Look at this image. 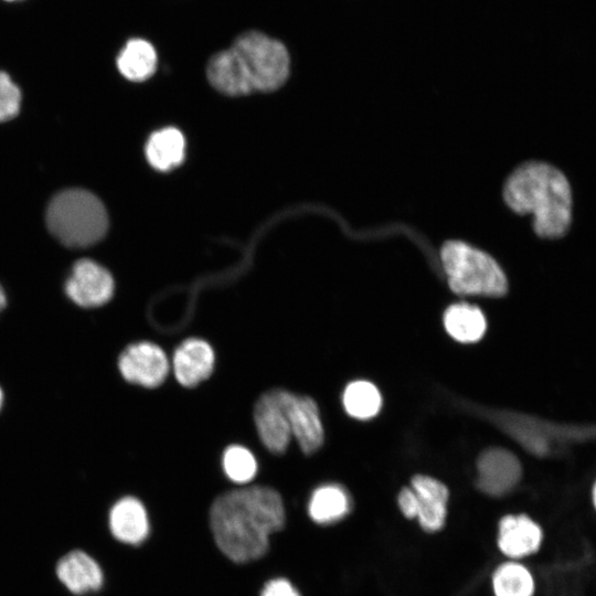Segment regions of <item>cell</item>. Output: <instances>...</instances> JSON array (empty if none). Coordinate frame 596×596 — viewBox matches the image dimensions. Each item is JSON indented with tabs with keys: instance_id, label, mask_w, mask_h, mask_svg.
Returning <instances> with one entry per match:
<instances>
[{
	"instance_id": "13",
	"label": "cell",
	"mask_w": 596,
	"mask_h": 596,
	"mask_svg": "<svg viewBox=\"0 0 596 596\" xmlns=\"http://www.w3.org/2000/svg\"><path fill=\"white\" fill-rule=\"evenodd\" d=\"M541 526L525 514H508L499 522L498 546L510 558L535 553L542 543Z\"/></svg>"
},
{
	"instance_id": "26",
	"label": "cell",
	"mask_w": 596,
	"mask_h": 596,
	"mask_svg": "<svg viewBox=\"0 0 596 596\" xmlns=\"http://www.w3.org/2000/svg\"><path fill=\"white\" fill-rule=\"evenodd\" d=\"M401 512L407 519H416V500L412 488H403L397 496Z\"/></svg>"
},
{
	"instance_id": "9",
	"label": "cell",
	"mask_w": 596,
	"mask_h": 596,
	"mask_svg": "<svg viewBox=\"0 0 596 596\" xmlns=\"http://www.w3.org/2000/svg\"><path fill=\"white\" fill-rule=\"evenodd\" d=\"M477 471L479 490L490 497H501L510 492L522 476L518 457L500 447L488 448L479 455Z\"/></svg>"
},
{
	"instance_id": "7",
	"label": "cell",
	"mask_w": 596,
	"mask_h": 596,
	"mask_svg": "<svg viewBox=\"0 0 596 596\" xmlns=\"http://www.w3.org/2000/svg\"><path fill=\"white\" fill-rule=\"evenodd\" d=\"M170 369L164 351L148 341L131 343L118 358V370L129 383L148 389L163 383Z\"/></svg>"
},
{
	"instance_id": "28",
	"label": "cell",
	"mask_w": 596,
	"mask_h": 596,
	"mask_svg": "<svg viewBox=\"0 0 596 596\" xmlns=\"http://www.w3.org/2000/svg\"><path fill=\"white\" fill-rule=\"evenodd\" d=\"M3 403H4V393H3L2 387L0 386V411L2 409Z\"/></svg>"
},
{
	"instance_id": "8",
	"label": "cell",
	"mask_w": 596,
	"mask_h": 596,
	"mask_svg": "<svg viewBox=\"0 0 596 596\" xmlns=\"http://www.w3.org/2000/svg\"><path fill=\"white\" fill-rule=\"evenodd\" d=\"M281 401L291 436L301 450L316 453L323 444L324 432L317 403L309 396L297 395L281 389Z\"/></svg>"
},
{
	"instance_id": "19",
	"label": "cell",
	"mask_w": 596,
	"mask_h": 596,
	"mask_svg": "<svg viewBox=\"0 0 596 596\" xmlns=\"http://www.w3.org/2000/svg\"><path fill=\"white\" fill-rule=\"evenodd\" d=\"M184 149L183 135L175 128H164L148 139L146 157L155 169L168 171L183 161Z\"/></svg>"
},
{
	"instance_id": "1",
	"label": "cell",
	"mask_w": 596,
	"mask_h": 596,
	"mask_svg": "<svg viewBox=\"0 0 596 596\" xmlns=\"http://www.w3.org/2000/svg\"><path fill=\"white\" fill-rule=\"evenodd\" d=\"M210 528L217 549L238 564L263 557L270 535L285 525L280 494L266 486H249L219 496L210 509Z\"/></svg>"
},
{
	"instance_id": "25",
	"label": "cell",
	"mask_w": 596,
	"mask_h": 596,
	"mask_svg": "<svg viewBox=\"0 0 596 596\" xmlns=\"http://www.w3.org/2000/svg\"><path fill=\"white\" fill-rule=\"evenodd\" d=\"M260 596H300V594L288 579L278 577L264 585Z\"/></svg>"
},
{
	"instance_id": "30",
	"label": "cell",
	"mask_w": 596,
	"mask_h": 596,
	"mask_svg": "<svg viewBox=\"0 0 596 596\" xmlns=\"http://www.w3.org/2000/svg\"><path fill=\"white\" fill-rule=\"evenodd\" d=\"M1 1L7 2V3H15L22 0H1Z\"/></svg>"
},
{
	"instance_id": "11",
	"label": "cell",
	"mask_w": 596,
	"mask_h": 596,
	"mask_svg": "<svg viewBox=\"0 0 596 596\" xmlns=\"http://www.w3.org/2000/svg\"><path fill=\"white\" fill-rule=\"evenodd\" d=\"M411 488L415 494L416 519L419 525L428 532L440 530L447 517L448 488L426 475H415Z\"/></svg>"
},
{
	"instance_id": "17",
	"label": "cell",
	"mask_w": 596,
	"mask_h": 596,
	"mask_svg": "<svg viewBox=\"0 0 596 596\" xmlns=\"http://www.w3.org/2000/svg\"><path fill=\"white\" fill-rule=\"evenodd\" d=\"M447 333L461 343L480 340L487 328L483 312L473 305L458 302L449 306L443 317Z\"/></svg>"
},
{
	"instance_id": "12",
	"label": "cell",
	"mask_w": 596,
	"mask_h": 596,
	"mask_svg": "<svg viewBox=\"0 0 596 596\" xmlns=\"http://www.w3.org/2000/svg\"><path fill=\"white\" fill-rule=\"evenodd\" d=\"M214 360V351L209 342L198 338L187 339L172 356L174 376L181 385L193 387L211 375Z\"/></svg>"
},
{
	"instance_id": "22",
	"label": "cell",
	"mask_w": 596,
	"mask_h": 596,
	"mask_svg": "<svg viewBox=\"0 0 596 596\" xmlns=\"http://www.w3.org/2000/svg\"><path fill=\"white\" fill-rule=\"evenodd\" d=\"M223 469L230 480L238 485H246L257 473V460L246 447L232 445L223 454Z\"/></svg>"
},
{
	"instance_id": "18",
	"label": "cell",
	"mask_w": 596,
	"mask_h": 596,
	"mask_svg": "<svg viewBox=\"0 0 596 596\" xmlns=\"http://www.w3.org/2000/svg\"><path fill=\"white\" fill-rule=\"evenodd\" d=\"M351 509L347 491L333 483L318 487L308 503V513L318 524H330L345 517Z\"/></svg>"
},
{
	"instance_id": "29",
	"label": "cell",
	"mask_w": 596,
	"mask_h": 596,
	"mask_svg": "<svg viewBox=\"0 0 596 596\" xmlns=\"http://www.w3.org/2000/svg\"><path fill=\"white\" fill-rule=\"evenodd\" d=\"M592 498H593L594 507L596 509V482H595V485L593 487Z\"/></svg>"
},
{
	"instance_id": "21",
	"label": "cell",
	"mask_w": 596,
	"mask_h": 596,
	"mask_svg": "<svg viewBox=\"0 0 596 596\" xmlns=\"http://www.w3.org/2000/svg\"><path fill=\"white\" fill-rule=\"evenodd\" d=\"M494 596H533L535 584L531 572L518 562L498 566L492 576Z\"/></svg>"
},
{
	"instance_id": "4",
	"label": "cell",
	"mask_w": 596,
	"mask_h": 596,
	"mask_svg": "<svg viewBox=\"0 0 596 596\" xmlns=\"http://www.w3.org/2000/svg\"><path fill=\"white\" fill-rule=\"evenodd\" d=\"M440 259L450 289L460 296L500 297L508 290L500 265L487 253L460 241L446 242Z\"/></svg>"
},
{
	"instance_id": "6",
	"label": "cell",
	"mask_w": 596,
	"mask_h": 596,
	"mask_svg": "<svg viewBox=\"0 0 596 596\" xmlns=\"http://www.w3.org/2000/svg\"><path fill=\"white\" fill-rule=\"evenodd\" d=\"M64 290L75 305L82 308H96L107 304L115 291L111 274L98 263L78 259L67 276Z\"/></svg>"
},
{
	"instance_id": "2",
	"label": "cell",
	"mask_w": 596,
	"mask_h": 596,
	"mask_svg": "<svg viewBox=\"0 0 596 596\" xmlns=\"http://www.w3.org/2000/svg\"><path fill=\"white\" fill-rule=\"evenodd\" d=\"M503 199L515 213L532 214L533 228L541 237H561L571 225V185L549 163L530 161L518 167L504 183Z\"/></svg>"
},
{
	"instance_id": "10",
	"label": "cell",
	"mask_w": 596,
	"mask_h": 596,
	"mask_svg": "<svg viewBox=\"0 0 596 596\" xmlns=\"http://www.w3.org/2000/svg\"><path fill=\"white\" fill-rule=\"evenodd\" d=\"M254 421L264 446L273 454H283L292 436L281 401V389L270 390L258 398Z\"/></svg>"
},
{
	"instance_id": "3",
	"label": "cell",
	"mask_w": 596,
	"mask_h": 596,
	"mask_svg": "<svg viewBox=\"0 0 596 596\" xmlns=\"http://www.w3.org/2000/svg\"><path fill=\"white\" fill-rule=\"evenodd\" d=\"M46 224L62 244L86 247L103 238L108 219L104 204L96 195L82 189H68L51 200Z\"/></svg>"
},
{
	"instance_id": "16",
	"label": "cell",
	"mask_w": 596,
	"mask_h": 596,
	"mask_svg": "<svg viewBox=\"0 0 596 596\" xmlns=\"http://www.w3.org/2000/svg\"><path fill=\"white\" fill-rule=\"evenodd\" d=\"M158 63L153 45L145 39H129L116 57L119 73L132 82L149 78L156 71Z\"/></svg>"
},
{
	"instance_id": "24",
	"label": "cell",
	"mask_w": 596,
	"mask_h": 596,
	"mask_svg": "<svg viewBox=\"0 0 596 596\" xmlns=\"http://www.w3.org/2000/svg\"><path fill=\"white\" fill-rule=\"evenodd\" d=\"M589 577L583 573L562 576L551 588L549 596H585Z\"/></svg>"
},
{
	"instance_id": "15",
	"label": "cell",
	"mask_w": 596,
	"mask_h": 596,
	"mask_svg": "<svg viewBox=\"0 0 596 596\" xmlns=\"http://www.w3.org/2000/svg\"><path fill=\"white\" fill-rule=\"evenodd\" d=\"M60 582L73 594L84 595L98 590L104 583L99 564L84 551H72L56 565Z\"/></svg>"
},
{
	"instance_id": "14",
	"label": "cell",
	"mask_w": 596,
	"mask_h": 596,
	"mask_svg": "<svg viewBox=\"0 0 596 596\" xmlns=\"http://www.w3.org/2000/svg\"><path fill=\"white\" fill-rule=\"evenodd\" d=\"M108 524L113 536L129 545L141 544L150 532L147 510L132 496L123 497L114 503L108 514Z\"/></svg>"
},
{
	"instance_id": "5",
	"label": "cell",
	"mask_w": 596,
	"mask_h": 596,
	"mask_svg": "<svg viewBox=\"0 0 596 596\" xmlns=\"http://www.w3.org/2000/svg\"><path fill=\"white\" fill-rule=\"evenodd\" d=\"M232 49L248 85L249 92H272L279 88L289 75V54L285 45L259 31L238 35Z\"/></svg>"
},
{
	"instance_id": "27",
	"label": "cell",
	"mask_w": 596,
	"mask_h": 596,
	"mask_svg": "<svg viewBox=\"0 0 596 596\" xmlns=\"http://www.w3.org/2000/svg\"><path fill=\"white\" fill-rule=\"evenodd\" d=\"M6 306H7V296L2 286L0 285V312L4 309Z\"/></svg>"
},
{
	"instance_id": "20",
	"label": "cell",
	"mask_w": 596,
	"mask_h": 596,
	"mask_svg": "<svg viewBox=\"0 0 596 596\" xmlns=\"http://www.w3.org/2000/svg\"><path fill=\"white\" fill-rule=\"evenodd\" d=\"M342 403L345 412L351 417L369 419L379 413L382 397L373 383L359 380L347 385L342 395Z\"/></svg>"
},
{
	"instance_id": "23",
	"label": "cell",
	"mask_w": 596,
	"mask_h": 596,
	"mask_svg": "<svg viewBox=\"0 0 596 596\" xmlns=\"http://www.w3.org/2000/svg\"><path fill=\"white\" fill-rule=\"evenodd\" d=\"M20 104L21 91L19 86L7 71L0 70V121L15 117Z\"/></svg>"
}]
</instances>
